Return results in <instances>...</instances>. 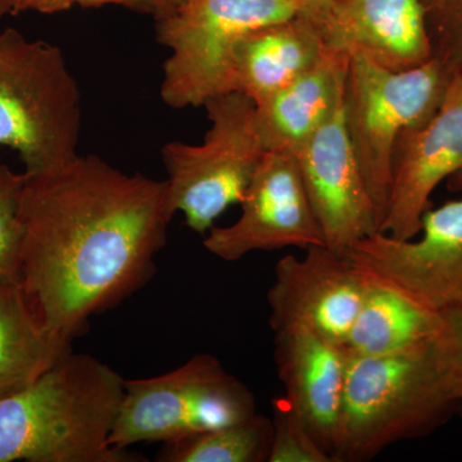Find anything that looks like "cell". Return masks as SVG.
I'll return each instance as SVG.
<instances>
[{
  "mask_svg": "<svg viewBox=\"0 0 462 462\" xmlns=\"http://www.w3.org/2000/svg\"><path fill=\"white\" fill-rule=\"evenodd\" d=\"M25 172H16L0 163V285L21 282L23 224L21 197Z\"/></svg>",
  "mask_w": 462,
  "mask_h": 462,
  "instance_id": "44dd1931",
  "label": "cell"
},
{
  "mask_svg": "<svg viewBox=\"0 0 462 462\" xmlns=\"http://www.w3.org/2000/svg\"><path fill=\"white\" fill-rule=\"evenodd\" d=\"M72 5H83V7H100L106 5H124L135 11L152 14L156 20L163 12V0H72Z\"/></svg>",
  "mask_w": 462,
  "mask_h": 462,
  "instance_id": "cb8c5ba5",
  "label": "cell"
},
{
  "mask_svg": "<svg viewBox=\"0 0 462 462\" xmlns=\"http://www.w3.org/2000/svg\"><path fill=\"white\" fill-rule=\"evenodd\" d=\"M72 352L45 327L21 282L0 285V400L32 385Z\"/></svg>",
  "mask_w": 462,
  "mask_h": 462,
  "instance_id": "d6986e66",
  "label": "cell"
},
{
  "mask_svg": "<svg viewBox=\"0 0 462 462\" xmlns=\"http://www.w3.org/2000/svg\"><path fill=\"white\" fill-rule=\"evenodd\" d=\"M209 126L200 144L167 143L162 160L167 206L181 212L194 233L207 234L216 218L242 202L266 149L257 126L256 103L239 91L207 100Z\"/></svg>",
  "mask_w": 462,
  "mask_h": 462,
  "instance_id": "8992f818",
  "label": "cell"
},
{
  "mask_svg": "<svg viewBox=\"0 0 462 462\" xmlns=\"http://www.w3.org/2000/svg\"><path fill=\"white\" fill-rule=\"evenodd\" d=\"M427 12L433 57L451 75H462V0H433Z\"/></svg>",
  "mask_w": 462,
  "mask_h": 462,
  "instance_id": "603a6c76",
  "label": "cell"
},
{
  "mask_svg": "<svg viewBox=\"0 0 462 462\" xmlns=\"http://www.w3.org/2000/svg\"><path fill=\"white\" fill-rule=\"evenodd\" d=\"M81 93L57 45L0 32V147L14 149L27 178L78 157Z\"/></svg>",
  "mask_w": 462,
  "mask_h": 462,
  "instance_id": "277c9868",
  "label": "cell"
},
{
  "mask_svg": "<svg viewBox=\"0 0 462 462\" xmlns=\"http://www.w3.org/2000/svg\"><path fill=\"white\" fill-rule=\"evenodd\" d=\"M325 53L319 32L302 12L257 27L236 44L233 91L257 105L312 69Z\"/></svg>",
  "mask_w": 462,
  "mask_h": 462,
  "instance_id": "e0dca14e",
  "label": "cell"
},
{
  "mask_svg": "<svg viewBox=\"0 0 462 462\" xmlns=\"http://www.w3.org/2000/svg\"><path fill=\"white\" fill-rule=\"evenodd\" d=\"M125 379L74 352L32 385L0 400V462H135L109 443Z\"/></svg>",
  "mask_w": 462,
  "mask_h": 462,
  "instance_id": "3957f363",
  "label": "cell"
},
{
  "mask_svg": "<svg viewBox=\"0 0 462 462\" xmlns=\"http://www.w3.org/2000/svg\"><path fill=\"white\" fill-rule=\"evenodd\" d=\"M365 289L366 273L346 252L314 245L303 257L287 254L276 263L267 291L270 325L273 330L306 328L343 346Z\"/></svg>",
  "mask_w": 462,
  "mask_h": 462,
  "instance_id": "8fae6325",
  "label": "cell"
},
{
  "mask_svg": "<svg viewBox=\"0 0 462 462\" xmlns=\"http://www.w3.org/2000/svg\"><path fill=\"white\" fill-rule=\"evenodd\" d=\"M298 0H187L157 20V39L170 51L161 98L169 107H200L233 91L236 44L257 27L296 17Z\"/></svg>",
  "mask_w": 462,
  "mask_h": 462,
  "instance_id": "52a82bcc",
  "label": "cell"
},
{
  "mask_svg": "<svg viewBox=\"0 0 462 462\" xmlns=\"http://www.w3.org/2000/svg\"><path fill=\"white\" fill-rule=\"evenodd\" d=\"M21 284L45 327L69 340L156 273L173 216L166 181L97 156L27 178Z\"/></svg>",
  "mask_w": 462,
  "mask_h": 462,
  "instance_id": "6da1fadb",
  "label": "cell"
},
{
  "mask_svg": "<svg viewBox=\"0 0 462 462\" xmlns=\"http://www.w3.org/2000/svg\"><path fill=\"white\" fill-rule=\"evenodd\" d=\"M364 270L366 289L363 303L343 346L348 358L391 354L449 329L448 316L387 279Z\"/></svg>",
  "mask_w": 462,
  "mask_h": 462,
  "instance_id": "ac0fdd59",
  "label": "cell"
},
{
  "mask_svg": "<svg viewBox=\"0 0 462 462\" xmlns=\"http://www.w3.org/2000/svg\"><path fill=\"white\" fill-rule=\"evenodd\" d=\"M325 51L404 71L433 58L422 0H336L303 11Z\"/></svg>",
  "mask_w": 462,
  "mask_h": 462,
  "instance_id": "7c38bea8",
  "label": "cell"
},
{
  "mask_svg": "<svg viewBox=\"0 0 462 462\" xmlns=\"http://www.w3.org/2000/svg\"><path fill=\"white\" fill-rule=\"evenodd\" d=\"M257 413L245 383L215 356H193L153 378L125 380V393L109 443L116 449L142 442H175L236 424Z\"/></svg>",
  "mask_w": 462,
  "mask_h": 462,
  "instance_id": "ba28073f",
  "label": "cell"
},
{
  "mask_svg": "<svg viewBox=\"0 0 462 462\" xmlns=\"http://www.w3.org/2000/svg\"><path fill=\"white\" fill-rule=\"evenodd\" d=\"M21 0H0V17L18 14Z\"/></svg>",
  "mask_w": 462,
  "mask_h": 462,
  "instance_id": "484cf974",
  "label": "cell"
},
{
  "mask_svg": "<svg viewBox=\"0 0 462 462\" xmlns=\"http://www.w3.org/2000/svg\"><path fill=\"white\" fill-rule=\"evenodd\" d=\"M273 333V358L284 398L336 462L348 355L342 346L306 328H282Z\"/></svg>",
  "mask_w": 462,
  "mask_h": 462,
  "instance_id": "9a60e30c",
  "label": "cell"
},
{
  "mask_svg": "<svg viewBox=\"0 0 462 462\" xmlns=\"http://www.w3.org/2000/svg\"><path fill=\"white\" fill-rule=\"evenodd\" d=\"M72 0H21L18 14L33 11L39 14H54L72 7Z\"/></svg>",
  "mask_w": 462,
  "mask_h": 462,
  "instance_id": "d4e9b609",
  "label": "cell"
},
{
  "mask_svg": "<svg viewBox=\"0 0 462 462\" xmlns=\"http://www.w3.org/2000/svg\"><path fill=\"white\" fill-rule=\"evenodd\" d=\"M303 5V11L322 7V5H329V3L336 2V0H298Z\"/></svg>",
  "mask_w": 462,
  "mask_h": 462,
  "instance_id": "f1b7e54d",
  "label": "cell"
},
{
  "mask_svg": "<svg viewBox=\"0 0 462 462\" xmlns=\"http://www.w3.org/2000/svg\"><path fill=\"white\" fill-rule=\"evenodd\" d=\"M240 206L236 223L212 227L203 240L220 260L234 263L252 252L325 245L293 153L266 151Z\"/></svg>",
  "mask_w": 462,
  "mask_h": 462,
  "instance_id": "9c48e42d",
  "label": "cell"
},
{
  "mask_svg": "<svg viewBox=\"0 0 462 462\" xmlns=\"http://www.w3.org/2000/svg\"><path fill=\"white\" fill-rule=\"evenodd\" d=\"M349 58L327 51L305 74L256 105L266 151L296 154L343 106Z\"/></svg>",
  "mask_w": 462,
  "mask_h": 462,
  "instance_id": "2e32d148",
  "label": "cell"
},
{
  "mask_svg": "<svg viewBox=\"0 0 462 462\" xmlns=\"http://www.w3.org/2000/svg\"><path fill=\"white\" fill-rule=\"evenodd\" d=\"M447 188L451 191H462V169L447 179Z\"/></svg>",
  "mask_w": 462,
  "mask_h": 462,
  "instance_id": "4316f807",
  "label": "cell"
},
{
  "mask_svg": "<svg viewBox=\"0 0 462 462\" xmlns=\"http://www.w3.org/2000/svg\"><path fill=\"white\" fill-rule=\"evenodd\" d=\"M273 420L254 413L245 420L175 442L163 443L162 462H269Z\"/></svg>",
  "mask_w": 462,
  "mask_h": 462,
  "instance_id": "ffe728a7",
  "label": "cell"
},
{
  "mask_svg": "<svg viewBox=\"0 0 462 462\" xmlns=\"http://www.w3.org/2000/svg\"><path fill=\"white\" fill-rule=\"evenodd\" d=\"M433 2V0H422V3H424V5H430V3Z\"/></svg>",
  "mask_w": 462,
  "mask_h": 462,
  "instance_id": "4dcf8cb0",
  "label": "cell"
},
{
  "mask_svg": "<svg viewBox=\"0 0 462 462\" xmlns=\"http://www.w3.org/2000/svg\"><path fill=\"white\" fill-rule=\"evenodd\" d=\"M185 2H187V0H163V12L161 17L166 16V14H169L170 12H172L173 9L178 8L179 5H181L182 3Z\"/></svg>",
  "mask_w": 462,
  "mask_h": 462,
  "instance_id": "f546056e",
  "label": "cell"
},
{
  "mask_svg": "<svg viewBox=\"0 0 462 462\" xmlns=\"http://www.w3.org/2000/svg\"><path fill=\"white\" fill-rule=\"evenodd\" d=\"M461 169L462 75L455 74L436 114L398 145L380 231L396 239L416 238L438 185Z\"/></svg>",
  "mask_w": 462,
  "mask_h": 462,
  "instance_id": "4fadbf2b",
  "label": "cell"
},
{
  "mask_svg": "<svg viewBox=\"0 0 462 462\" xmlns=\"http://www.w3.org/2000/svg\"><path fill=\"white\" fill-rule=\"evenodd\" d=\"M447 316H448L449 322H451L452 328H454L458 338L462 340V312H456V314Z\"/></svg>",
  "mask_w": 462,
  "mask_h": 462,
  "instance_id": "83f0119b",
  "label": "cell"
},
{
  "mask_svg": "<svg viewBox=\"0 0 462 462\" xmlns=\"http://www.w3.org/2000/svg\"><path fill=\"white\" fill-rule=\"evenodd\" d=\"M419 234L401 240L378 231L346 254L440 314L462 312V199L431 207Z\"/></svg>",
  "mask_w": 462,
  "mask_h": 462,
  "instance_id": "30bf717a",
  "label": "cell"
},
{
  "mask_svg": "<svg viewBox=\"0 0 462 462\" xmlns=\"http://www.w3.org/2000/svg\"><path fill=\"white\" fill-rule=\"evenodd\" d=\"M294 156L327 247L346 252L378 233V212L346 135L343 106Z\"/></svg>",
  "mask_w": 462,
  "mask_h": 462,
  "instance_id": "5bb4252c",
  "label": "cell"
},
{
  "mask_svg": "<svg viewBox=\"0 0 462 462\" xmlns=\"http://www.w3.org/2000/svg\"><path fill=\"white\" fill-rule=\"evenodd\" d=\"M449 320V319H448ZM462 418V340L449 329L373 357L349 358L336 462L373 460Z\"/></svg>",
  "mask_w": 462,
  "mask_h": 462,
  "instance_id": "7a4b0ae2",
  "label": "cell"
},
{
  "mask_svg": "<svg viewBox=\"0 0 462 462\" xmlns=\"http://www.w3.org/2000/svg\"><path fill=\"white\" fill-rule=\"evenodd\" d=\"M269 462H334L284 397L273 401Z\"/></svg>",
  "mask_w": 462,
  "mask_h": 462,
  "instance_id": "7402d4cb",
  "label": "cell"
},
{
  "mask_svg": "<svg viewBox=\"0 0 462 462\" xmlns=\"http://www.w3.org/2000/svg\"><path fill=\"white\" fill-rule=\"evenodd\" d=\"M451 78L434 57L404 71L383 69L364 57L349 58L343 120L380 226L387 212L398 145L436 114Z\"/></svg>",
  "mask_w": 462,
  "mask_h": 462,
  "instance_id": "5b68a950",
  "label": "cell"
}]
</instances>
